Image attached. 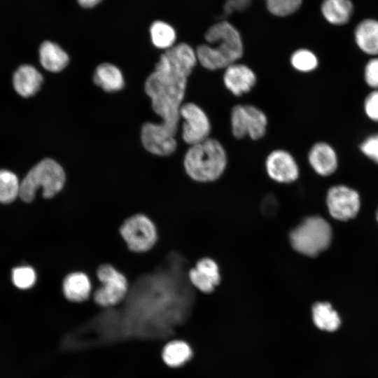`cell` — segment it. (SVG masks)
I'll use <instances>...</instances> for the list:
<instances>
[{
  "label": "cell",
  "instance_id": "cell-1",
  "mask_svg": "<svg viewBox=\"0 0 378 378\" xmlns=\"http://www.w3.org/2000/svg\"><path fill=\"white\" fill-rule=\"evenodd\" d=\"M197 63L195 50L186 43L175 44L160 55L155 71L145 83L153 111L162 118L160 123L146 122L141 138L150 153L167 156L177 146L175 135L180 120L188 78Z\"/></svg>",
  "mask_w": 378,
  "mask_h": 378
},
{
  "label": "cell",
  "instance_id": "cell-2",
  "mask_svg": "<svg viewBox=\"0 0 378 378\" xmlns=\"http://www.w3.org/2000/svg\"><path fill=\"white\" fill-rule=\"evenodd\" d=\"M207 43L195 49L197 62L208 70L225 69L243 55L244 45L239 31L227 21L211 25L204 34Z\"/></svg>",
  "mask_w": 378,
  "mask_h": 378
},
{
  "label": "cell",
  "instance_id": "cell-3",
  "mask_svg": "<svg viewBox=\"0 0 378 378\" xmlns=\"http://www.w3.org/2000/svg\"><path fill=\"white\" fill-rule=\"evenodd\" d=\"M227 163L225 148L219 141L210 137L190 146L183 159L186 174L198 182L218 179L224 172Z\"/></svg>",
  "mask_w": 378,
  "mask_h": 378
},
{
  "label": "cell",
  "instance_id": "cell-4",
  "mask_svg": "<svg viewBox=\"0 0 378 378\" xmlns=\"http://www.w3.org/2000/svg\"><path fill=\"white\" fill-rule=\"evenodd\" d=\"M66 174L55 160L44 158L34 165L20 181V198L25 202H32L36 192L42 190L44 198L56 196L64 188Z\"/></svg>",
  "mask_w": 378,
  "mask_h": 378
},
{
  "label": "cell",
  "instance_id": "cell-5",
  "mask_svg": "<svg viewBox=\"0 0 378 378\" xmlns=\"http://www.w3.org/2000/svg\"><path fill=\"white\" fill-rule=\"evenodd\" d=\"M289 240L298 252L310 257L316 256L328 247L331 228L322 218L309 217L290 232Z\"/></svg>",
  "mask_w": 378,
  "mask_h": 378
},
{
  "label": "cell",
  "instance_id": "cell-6",
  "mask_svg": "<svg viewBox=\"0 0 378 378\" xmlns=\"http://www.w3.org/2000/svg\"><path fill=\"white\" fill-rule=\"evenodd\" d=\"M99 286L92 290L91 298L103 308L113 307L123 302L130 284L124 274L111 264L100 265L96 272Z\"/></svg>",
  "mask_w": 378,
  "mask_h": 378
},
{
  "label": "cell",
  "instance_id": "cell-7",
  "mask_svg": "<svg viewBox=\"0 0 378 378\" xmlns=\"http://www.w3.org/2000/svg\"><path fill=\"white\" fill-rule=\"evenodd\" d=\"M119 232L128 249L134 253L150 251L158 240L155 224L144 214H136L125 219Z\"/></svg>",
  "mask_w": 378,
  "mask_h": 378
},
{
  "label": "cell",
  "instance_id": "cell-8",
  "mask_svg": "<svg viewBox=\"0 0 378 378\" xmlns=\"http://www.w3.org/2000/svg\"><path fill=\"white\" fill-rule=\"evenodd\" d=\"M230 125L232 134L236 139L248 136L258 140L265 134L267 118L265 113L255 106L238 104L231 111Z\"/></svg>",
  "mask_w": 378,
  "mask_h": 378
},
{
  "label": "cell",
  "instance_id": "cell-9",
  "mask_svg": "<svg viewBox=\"0 0 378 378\" xmlns=\"http://www.w3.org/2000/svg\"><path fill=\"white\" fill-rule=\"evenodd\" d=\"M180 118L183 119L182 138L186 144L192 146L209 138L210 120L200 106L192 102L182 104Z\"/></svg>",
  "mask_w": 378,
  "mask_h": 378
},
{
  "label": "cell",
  "instance_id": "cell-10",
  "mask_svg": "<svg viewBox=\"0 0 378 378\" xmlns=\"http://www.w3.org/2000/svg\"><path fill=\"white\" fill-rule=\"evenodd\" d=\"M327 204L333 218L346 220L357 214L360 207L359 195L348 187L334 186L328 192Z\"/></svg>",
  "mask_w": 378,
  "mask_h": 378
},
{
  "label": "cell",
  "instance_id": "cell-11",
  "mask_svg": "<svg viewBox=\"0 0 378 378\" xmlns=\"http://www.w3.org/2000/svg\"><path fill=\"white\" fill-rule=\"evenodd\" d=\"M268 176L274 181L288 183L299 176V168L293 155L288 151L276 149L272 151L265 160Z\"/></svg>",
  "mask_w": 378,
  "mask_h": 378
},
{
  "label": "cell",
  "instance_id": "cell-12",
  "mask_svg": "<svg viewBox=\"0 0 378 378\" xmlns=\"http://www.w3.org/2000/svg\"><path fill=\"white\" fill-rule=\"evenodd\" d=\"M43 82L41 73L33 65L22 64L16 67L11 76L13 91L22 98H30L41 89Z\"/></svg>",
  "mask_w": 378,
  "mask_h": 378
},
{
  "label": "cell",
  "instance_id": "cell-13",
  "mask_svg": "<svg viewBox=\"0 0 378 378\" xmlns=\"http://www.w3.org/2000/svg\"><path fill=\"white\" fill-rule=\"evenodd\" d=\"M188 276L194 288L205 293H211L220 280L218 265L209 258L200 260L188 270Z\"/></svg>",
  "mask_w": 378,
  "mask_h": 378
},
{
  "label": "cell",
  "instance_id": "cell-14",
  "mask_svg": "<svg viewBox=\"0 0 378 378\" xmlns=\"http://www.w3.org/2000/svg\"><path fill=\"white\" fill-rule=\"evenodd\" d=\"M223 80L225 88L239 97L251 91L255 85L256 76L247 65L235 62L225 69Z\"/></svg>",
  "mask_w": 378,
  "mask_h": 378
},
{
  "label": "cell",
  "instance_id": "cell-15",
  "mask_svg": "<svg viewBox=\"0 0 378 378\" xmlns=\"http://www.w3.org/2000/svg\"><path fill=\"white\" fill-rule=\"evenodd\" d=\"M62 293L68 301L82 303L88 300L93 287L90 278L83 272H73L66 274L62 284Z\"/></svg>",
  "mask_w": 378,
  "mask_h": 378
},
{
  "label": "cell",
  "instance_id": "cell-16",
  "mask_svg": "<svg viewBox=\"0 0 378 378\" xmlns=\"http://www.w3.org/2000/svg\"><path fill=\"white\" fill-rule=\"evenodd\" d=\"M310 165L321 176L332 174L337 167V159L333 148L326 143L315 144L308 155Z\"/></svg>",
  "mask_w": 378,
  "mask_h": 378
},
{
  "label": "cell",
  "instance_id": "cell-17",
  "mask_svg": "<svg viewBox=\"0 0 378 378\" xmlns=\"http://www.w3.org/2000/svg\"><path fill=\"white\" fill-rule=\"evenodd\" d=\"M38 58L43 68L52 73L61 71L69 62V55L64 50L51 41H44L41 43Z\"/></svg>",
  "mask_w": 378,
  "mask_h": 378
},
{
  "label": "cell",
  "instance_id": "cell-18",
  "mask_svg": "<svg viewBox=\"0 0 378 378\" xmlns=\"http://www.w3.org/2000/svg\"><path fill=\"white\" fill-rule=\"evenodd\" d=\"M355 39L358 46L364 52L378 54V21L365 19L355 29Z\"/></svg>",
  "mask_w": 378,
  "mask_h": 378
},
{
  "label": "cell",
  "instance_id": "cell-19",
  "mask_svg": "<svg viewBox=\"0 0 378 378\" xmlns=\"http://www.w3.org/2000/svg\"><path fill=\"white\" fill-rule=\"evenodd\" d=\"M192 356V350L190 344L179 339H174L167 342L162 351L164 363L172 368L183 366Z\"/></svg>",
  "mask_w": 378,
  "mask_h": 378
},
{
  "label": "cell",
  "instance_id": "cell-20",
  "mask_svg": "<svg viewBox=\"0 0 378 378\" xmlns=\"http://www.w3.org/2000/svg\"><path fill=\"white\" fill-rule=\"evenodd\" d=\"M94 83L104 91L111 92L121 90L124 78L120 70L110 63L99 64L93 74Z\"/></svg>",
  "mask_w": 378,
  "mask_h": 378
},
{
  "label": "cell",
  "instance_id": "cell-21",
  "mask_svg": "<svg viewBox=\"0 0 378 378\" xmlns=\"http://www.w3.org/2000/svg\"><path fill=\"white\" fill-rule=\"evenodd\" d=\"M321 10L328 22L342 25L351 19L354 6L351 0H323Z\"/></svg>",
  "mask_w": 378,
  "mask_h": 378
},
{
  "label": "cell",
  "instance_id": "cell-22",
  "mask_svg": "<svg viewBox=\"0 0 378 378\" xmlns=\"http://www.w3.org/2000/svg\"><path fill=\"white\" fill-rule=\"evenodd\" d=\"M312 321L319 330L334 332L340 326V318L330 304L328 302H316L312 308Z\"/></svg>",
  "mask_w": 378,
  "mask_h": 378
},
{
  "label": "cell",
  "instance_id": "cell-23",
  "mask_svg": "<svg viewBox=\"0 0 378 378\" xmlns=\"http://www.w3.org/2000/svg\"><path fill=\"white\" fill-rule=\"evenodd\" d=\"M149 33L152 43L158 48L167 50L175 45L176 30L165 21H153L150 26Z\"/></svg>",
  "mask_w": 378,
  "mask_h": 378
},
{
  "label": "cell",
  "instance_id": "cell-24",
  "mask_svg": "<svg viewBox=\"0 0 378 378\" xmlns=\"http://www.w3.org/2000/svg\"><path fill=\"white\" fill-rule=\"evenodd\" d=\"M20 182L17 175L8 169H0V202L10 203L20 195Z\"/></svg>",
  "mask_w": 378,
  "mask_h": 378
},
{
  "label": "cell",
  "instance_id": "cell-25",
  "mask_svg": "<svg viewBox=\"0 0 378 378\" xmlns=\"http://www.w3.org/2000/svg\"><path fill=\"white\" fill-rule=\"evenodd\" d=\"M290 64L294 69L299 71L309 72L316 68L318 59L309 50L302 48L292 54Z\"/></svg>",
  "mask_w": 378,
  "mask_h": 378
},
{
  "label": "cell",
  "instance_id": "cell-26",
  "mask_svg": "<svg viewBox=\"0 0 378 378\" xmlns=\"http://www.w3.org/2000/svg\"><path fill=\"white\" fill-rule=\"evenodd\" d=\"M269 12L277 17L288 16L296 12L302 5V0H266Z\"/></svg>",
  "mask_w": 378,
  "mask_h": 378
},
{
  "label": "cell",
  "instance_id": "cell-27",
  "mask_svg": "<svg viewBox=\"0 0 378 378\" xmlns=\"http://www.w3.org/2000/svg\"><path fill=\"white\" fill-rule=\"evenodd\" d=\"M12 281L16 287L20 289H28L36 283V274L31 267H18L12 271Z\"/></svg>",
  "mask_w": 378,
  "mask_h": 378
},
{
  "label": "cell",
  "instance_id": "cell-28",
  "mask_svg": "<svg viewBox=\"0 0 378 378\" xmlns=\"http://www.w3.org/2000/svg\"><path fill=\"white\" fill-rule=\"evenodd\" d=\"M361 151L378 164V134L367 138L360 145Z\"/></svg>",
  "mask_w": 378,
  "mask_h": 378
},
{
  "label": "cell",
  "instance_id": "cell-29",
  "mask_svg": "<svg viewBox=\"0 0 378 378\" xmlns=\"http://www.w3.org/2000/svg\"><path fill=\"white\" fill-rule=\"evenodd\" d=\"M365 79L369 86L378 88V58L372 59L366 64Z\"/></svg>",
  "mask_w": 378,
  "mask_h": 378
},
{
  "label": "cell",
  "instance_id": "cell-30",
  "mask_svg": "<svg viewBox=\"0 0 378 378\" xmlns=\"http://www.w3.org/2000/svg\"><path fill=\"white\" fill-rule=\"evenodd\" d=\"M365 111L372 120L378 121V91L372 92L365 99Z\"/></svg>",
  "mask_w": 378,
  "mask_h": 378
},
{
  "label": "cell",
  "instance_id": "cell-31",
  "mask_svg": "<svg viewBox=\"0 0 378 378\" xmlns=\"http://www.w3.org/2000/svg\"><path fill=\"white\" fill-rule=\"evenodd\" d=\"M251 0H227L223 6L224 14L229 15L233 10H241L246 8Z\"/></svg>",
  "mask_w": 378,
  "mask_h": 378
},
{
  "label": "cell",
  "instance_id": "cell-32",
  "mask_svg": "<svg viewBox=\"0 0 378 378\" xmlns=\"http://www.w3.org/2000/svg\"><path fill=\"white\" fill-rule=\"evenodd\" d=\"M277 209V202L272 195L267 196L262 202V210L267 215H272Z\"/></svg>",
  "mask_w": 378,
  "mask_h": 378
},
{
  "label": "cell",
  "instance_id": "cell-33",
  "mask_svg": "<svg viewBox=\"0 0 378 378\" xmlns=\"http://www.w3.org/2000/svg\"><path fill=\"white\" fill-rule=\"evenodd\" d=\"M103 0H76L78 4L84 8H92L99 5Z\"/></svg>",
  "mask_w": 378,
  "mask_h": 378
},
{
  "label": "cell",
  "instance_id": "cell-34",
  "mask_svg": "<svg viewBox=\"0 0 378 378\" xmlns=\"http://www.w3.org/2000/svg\"><path fill=\"white\" fill-rule=\"evenodd\" d=\"M377 220H378V210H377Z\"/></svg>",
  "mask_w": 378,
  "mask_h": 378
},
{
  "label": "cell",
  "instance_id": "cell-35",
  "mask_svg": "<svg viewBox=\"0 0 378 378\" xmlns=\"http://www.w3.org/2000/svg\"><path fill=\"white\" fill-rule=\"evenodd\" d=\"M265 1H266V0H265Z\"/></svg>",
  "mask_w": 378,
  "mask_h": 378
}]
</instances>
